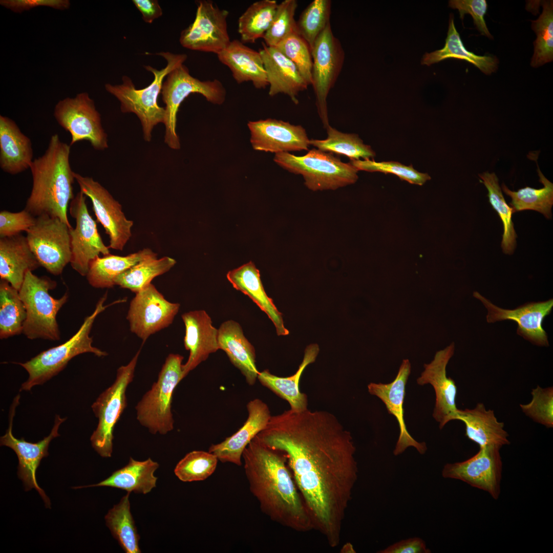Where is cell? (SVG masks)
<instances>
[{"instance_id":"obj_21","label":"cell","mask_w":553,"mask_h":553,"mask_svg":"<svg viewBox=\"0 0 553 553\" xmlns=\"http://www.w3.org/2000/svg\"><path fill=\"white\" fill-rule=\"evenodd\" d=\"M473 296L480 301L487 310L486 321L488 323L511 320L518 325L517 333L525 339L539 346H548L547 335L542 324L544 318L550 314L553 300L525 304L514 309H505L493 304L490 301L475 291Z\"/></svg>"},{"instance_id":"obj_23","label":"cell","mask_w":553,"mask_h":553,"mask_svg":"<svg viewBox=\"0 0 553 553\" xmlns=\"http://www.w3.org/2000/svg\"><path fill=\"white\" fill-rule=\"evenodd\" d=\"M411 364L408 359L402 360L394 380L389 384L370 383L369 393L378 397L385 405L388 413L397 419L399 435L393 453L395 456L402 453L408 448L413 446L421 454L427 450L424 442L416 441L408 432L404 420L403 402L406 386L411 373Z\"/></svg>"},{"instance_id":"obj_48","label":"cell","mask_w":553,"mask_h":553,"mask_svg":"<svg viewBox=\"0 0 553 553\" xmlns=\"http://www.w3.org/2000/svg\"><path fill=\"white\" fill-rule=\"evenodd\" d=\"M275 47L293 62L307 84L311 85L312 57L311 49L306 41L295 32L284 38Z\"/></svg>"},{"instance_id":"obj_4","label":"cell","mask_w":553,"mask_h":553,"mask_svg":"<svg viewBox=\"0 0 553 553\" xmlns=\"http://www.w3.org/2000/svg\"><path fill=\"white\" fill-rule=\"evenodd\" d=\"M156 54L165 59L166 65L160 70L150 66H144V68L151 72L154 77L152 83L147 87L137 89L131 79L127 76L122 77L121 84H105V90L119 101L121 111L123 113H134L139 119L143 137L147 142L151 140L152 132L154 126L164 121L165 109L160 107L157 102L164 79L174 69L183 64L187 57L184 54H174L169 52H160Z\"/></svg>"},{"instance_id":"obj_13","label":"cell","mask_w":553,"mask_h":553,"mask_svg":"<svg viewBox=\"0 0 553 553\" xmlns=\"http://www.w3.org/2000/svg\"><path fill=\"white\" fill-rule=\"evenodd\" d=\"M311 84L318 115L325 127L329 124L327 99L342 69L345 53L334 35L330 23L320 34L311 49Z\"/></svg>"},{"instance_id":"obj_50","label":"cell","mask_w":553,"mask_h":553,"mask_svg":"<svg viewBox=\"0 0 553 553\" xmlns=\"http://www.w3.org/2000/svg\"><path fill=\"white\" fill-rule=\"evenodd\" d=\"M532 399L520 404L522 411L534 421L547 428L553 427V387L537 386L531 392Z\"/></svg>"},{"instance_id":"obj_36","label":"cell","mask_w":553,"mask_h":553,"mask_svg":"<svg viewBox=\"0 0 553 553\" xmlns=\"http://www.w3.org/2000/svg\"><path fill=\"white\" fill-rule=\"evenodd\" d=\"M451 58L467 61L486 75L495 72L499 63L495 56L477 55L465 49L456 29L452 14L450 17L444 46L441 49L426 53L422 57L421 64L431 66Z\"/></svg>"},{"instance_id":"obj_51","label":"cell","mask_w":553,"mask_h":553,"mask_svg":"<svg viewBox=\"0 0 553 553\" xmlns=\"http://www.w3.org/2000/svg\"><path fill=\"white\" fill-rule=\"evenodd\" d=\"M36 222V217L25 209L13 212H0V238L10 237L27 232Z\"/></svg>"},{"instance_id":"obj_45","label":"cell","mask_w":553,"mask_h":553,"mask_svg":"<svg viewBox=\"0 0 553 553\" xmlns=\"http://www.w3.org/2000/svg\"><path fill=\"white\" fill-rule=\"evenodd\" d=\"M331 4L330 0H314L304 10L296 21L297 33L311 49L318 36L330 23Z\"/></svg>"},{"instance_id":"obj_5","label":"cell","mask_w":553,"mask_h":553,"mask_svg":"<svg viewBox=\"0 0 553 553\" xmlns=\"http://www.w3.org/2000/svg\"><path fill=\"white\" fill-rule=\"evenodd\" d=\"M107 298L105 293L97 303L93 312L85 318L77 332L65 343L44 351L25 363H18L29 374L20 390L30 391L34 386L43 384L59 373L72 358L79 354L91 353L98 357L108 355L107 352L92 346L93 339L90 336L97 315L115 303L104 305Z\"/></svg>"},{"instance_id":"obj_55","label":"cell","mask_w":553,"mask_h":553,"mask_svg":"<svg viewBox=\"0 0 553 553\" xmlns=\"http://www.w3.org/2000/svg\"><path fill=\"white\" fill-rule=\"evenodd\" d=\"M132 2L146 23H152L162 15V10L157 0H133Z\"/></svg>"},{"instance_id":"obj_8","label":"cell","mask_w":553,"mask_h":553,"mask_svg":"<svg viewBox=\"0 0 553 553\" xmlns=\"http://www.w3.org/2000/svg\"><path fill=\"white\" fill-rule=\"evenodd\" d=\"M274 161L287 171L302 175L305 184L313 191L336 189L354 183L358 171L331 153L313 148L302 156L288 152L275 154Z\"/></svg>"},{"instance_id":"obj_52","label":"cell","mask_w":553,"mask_h":553,"mask_svg":"<svg viewBox=\"0 0 553 553\" xmlns=\"http://www.w3.org/2000/svg\"><path fill=\"white\" fill-rule=\"evenodd\" d=\"M449 5L459 11L461 19L466 14L471 15L475 25L481 34L493 38L484 19L487 8L485 0H451L449 1Z\"/></svg>"},{"instance_id":"obj_30","label":"cell","mask_w":553,"mask_h":553,"mask_svg":"<svg viewBox=\"0 0 553 553\" xmlns=\"http://www.w3.org/2000/svg\"><path fill=\"white\" fill-rule=\"evenodd\" d=\"M217 56L221 62L229 68L237 83L251 81L257 89H264L268 86L266 72L259 51L235 39L230 41Z\"/></svg>"},{"instance_id":"obj_31","label":"cell","mask_w":553,"mask_h":553,"mask_svg":"<svg viewBox=\"0 0 553 553\" xmlns=\"http://www.w3.org/2000/svg\"><path fill=\"white\" fill-rule=\"evenodd\" d=\"M226 277L233 288L248 296L264 311L273 323L279 336L289 334L285 327L282 314L272 299L266 294L260 278L259 270L251 262L228 272Z\"/></svg>"},{"instance_id":"obj_25","label":"cell","mask_w":553,"mask_h":553,"mask_svg":"<svg viewBox=\"0 0 553 553\" xmlns=\"http://www.w3.org/2000/svg\"><path fill=\"white\" fill-rule=\"evenodd\" d=\"M185 327L184 345L189 351L188 358L183 365L185 378L190 371L219 349L218 329L212 325L210 317L204 310H195L182 315Z\"/></svg>"},{"instance_id":"obj_49","label":"cell","mask_w":553,"mask_h":553,"mask_svg":"<svg viewBox=\"0 0 553 553\" xmlns=\"http://www.w3.org/2000/svg\"><path fill=\"white\" fill-rule=\"evenodd\" d=\"M350 163L358 171L390 173L411 184L422 185L427 181L431 179L428 174L420 173L414 169L412 165L406 166L398 162H376L373 159H367L364 160H350Z\"/></svg>"},{"instance_id":"obj_2","label":"cell","mask_w":553,"mask_h":553,"mask_svg":"<svg viewBox=\"0 0 553 553\" xmlns=\"http://www.w3.org/2000/svg\"><path fill=\"white\" fill-rule=\"evenodd\" d=\"M249 490L272 521L299 532L313 529L307 508L284 454L256 436L242 454Z\"/></svg>"},{"instance_id":"obj_35","label":"cell","mask_w":553,"mask_h":553,"mask_svg":"<svg viewBox=\"0 0 553 553\" xmlns=\"http://www.w3.org/2000/svg\"><path fill=\"white\" fill-rule=\"evenodd\" d=\"M154 256L157 254L150 248H144L125 256L109 254L97 257L90 262L87 279L95 288L113 287L117 276L140 261Z\"/></svg>"},{"instance_id":"obj_6","label":"cell","mask_w":553,"mask_h":553,"mask_svg":"<svg viewBox=\"0 0 553 553\" xmlns=\"http://www.w3.org/2000/svg\"><path fill=\"white\" fill-rule=\"evenodd\" d=\"M56 285V282L48 276L39 277L31 271L26 274L18 291L26 310L23 333L28 338L60 339L56 315L69 295L66 292L59 299L53 297L49 290Z\"/></svg>"},{"instance_id":"obj_12","label":"cell","mask_w":553,"mask_h":553,"mask_svg":"<svg viewBox=\"0 0 553 553\" xmlns=\"http://www.w3.org/2000/svg\"><path fill=\"white\" fill-rule=\"evenodd\" d=\"M54 116L59 125L70 134V146L87 140L96 150L108 147L101 115L88 93L81 92L73 98L59 100L55 106Z\"/></svg>"},{"instance_id":"obj_14","label":"cell","mask_w":553,"mask_h":553,"mask_svg":"<svg viewBox=\"0 0 553 553\" xmlns=\"http://www.w3.org/2000/svg\"><path fill=\"white\" fill-rule=\"evenodd\" d=\"M87 196L77 193L69 205V213L75 220V228L70 229L72 268L86 276L90 262L100 254H110L99 235L97 224L90 215L86 203Z\"/></svg>"},{"instance_id":"obj_7","label":"cell","mask_w":553,"mask_h":553,"mask_svg":"<svg viewBox=\"0 0 553 553\" xmlns=\"http://www.w3.org/2000/svg\"><path fill=\"white\" fill-rule=\"evenodd\" d=\"M183 359L179 354H169L157 381L135 407L137 420L153 434L165 435L174 429L172 397L176 387L184 378Z\"/></svg>"},{"instance_id":"obj_11","label":"cell","mask_w":553,"mask_h":553,"mask_svg":"<svg viewBox=\"0 0 553 553\" xmlns=\"http://www.w3.org/2000/svg\"><path fill=\"white\" fill-rule=\"evenodd\" d=\"M57 218L43 215L27 232L30 248L40 266L54 275L62 273L70 263L71 249L70 229Z\"/></svg>"},{"instance_id":"obj_43","label":"cell","mask_w":553,"mask_h":553,"mask_svg":"<svg viewBox=\"0 0 553 553\" xmlns=\"http://www.w3.org/2000/svg\"><path fill=\"white\" fill-rule=\"evenodd\" d=\"M327 130L326 139L310 140V145L323 152L346 156L350 160H365L375 156L370 146L365 144L357 135L343 133L330 125Z\"/></svg>"},{"instance_id":"obj_47","label":"cell","mask_w":553,"mask_h":553,"mask_svg":"<svg viewBox=\"0 0 553 553\" xmlns=\"http://www.w3.org/2000/svg\"><path fill=\"white\" fill-rule=\"evenodd\" d=\"M297 7L296 0H285L278 5L271 26L263 38L267 46L276 47L288 35L297 32L294 18Z\"/></svg>"},{"instance_id":"obj_56","label":"cell","mask_w":553,"mask_h":553,"mask_svg":"<svg viewBox=\"0 0 553 553\" xmlns=\"http://www.w3.org/2000/svg\"><path fill=\"white\" fill-rule=\"evenodd\" d=\"M341 551H343L342 552H355L352 545L350 543H346L344 545Z\"/></svg>"},{"instance_id":"obj_32","label":"cell","mask_w":553,"mask_h":553,"mask_svg":"<svg viewBox=\"0 0 553 553\" xmlns=\"http://www.w3.org/2000/svg\"><path fill=\"white\" fill-rule=\"evenodd\" d=\"M218 341L219 349L226 353L247 384L253 385L259 373L256 365L255 350L244 336L240 325L233 320L223 323L218 329Z\"/></svg>"},{"instance_id":"obj_1","label":"cell","mask_w":553,"mask_h":553,"mask_svg":"<svg viewBox=\"0 0 553 553\" xmlns=\"http://www.w3.org/2000/svg\"><path fill=\"white\" fill-rule=\"evenodd\" d=\"M256 437L284 454L313 529L336 547L358 478L351 433L327 411L289 409L271 415Z\"/></svg>"},{"instance_id":"obj_15","label":"cell","mask_w":553,"mask_h":553,"mask_svg":"<svg viewBox=\"0 0 553 553\" xmlns=\"http://www.w3.org/2000/svg\"><path fill=\"white\" fill-rule=\"evenodd\" d=\"M194 21L181 33L180 44L192 50L217 55L230 43L227 18L229 12L211 1H197Z\"/></svg>"},{"instance_id":"obj_37","label":"cell","mask_w":553,"mask_h":553,"mask_svg":"<svg viewBox=\"0 0 553 553\" xmlns=\"http://www.w3.org/2000/svg\"><path fill=\"white\" fill-rule=\"evenodd\" d=\"M536 162L538 166L539 181L543 185V187L536 189L526 186L515 192L511 190L503 183L502 189L512 199L509 205L514 213L524 210H533L541 213L547 219H551L553 205V184L542 173L537 160Z\"/></svg>"},{"instance_id":"obj_24","label":"cell","mask_w":553,"mask_h":553,"mask_svg":"<svg viewBox=\"0 0 553 553\" xmlns=\"http://www.w3.org/2000/svg\"><path fill=\"white\" fill-rule=\"evenodd\" d=\"M248 417L243 425L223 441L211 444L208 451L222 463L242 464L244 450L250 442L266 426L271 416L267 405L256 398L247 405Z\"/></svg>"},{"instance_id":"obj_44","label":"cell","mask_w":553,"mask_h":553,"mask_svg":"<svg viewBox=\"0 0 553 553\" xmlns=\"http://www.w3.org/2000/svg\"><path fill=\"white\" fill-rule=\"evenodd\" d=\"M543 11L539 17L531 20V27L537 35L534 41V53L530 65L537 68L553 59V3L542 2Z\"/></svg>"},{"instance_id":"obj_38","label":"cell","mask_w":553,"mask_h":553,"mask_svg":"<svg viewBox=\"0 0 553 553\" xmlns=\"http://www.w3.org/2000/svg\"><path fill=\"white\" fill-rule=\"evenodd\" d=\"M127 493L120 502L110 509L105 516L106 525L113 536L126 553H140V537L130 510Z\"/></svg>"},{"instance_id":"obj_18","label":"cell","mask_w":553,"mask_h":553,"mask_svg":"<svg viewBox=\"0 0 553 553\" xmlns=\"http://www.w3.org/2000/svg\"><path fill=\"white\" fill-rule=\"evenodd\" d=\"M20 395L14 398L11 405L9 415V423L4 435L1 437V445L12 449L18 459L17 475L22 480L26 491L36 490L42 498L46 506L50 508L51 502L44 491L37 484L36 472L41 459L48 456L49 445L51 440L60 435L58 430L60 425L66 420L59 415H56L54 424L50 434L36 443L26 441L24 438L17 439L12 434V424L15 408L19 403Z\"/></svg>"},{"instance_id":"obj_22","label":"cell","mask_w":553,"mask_h":553,"mask_svg":"<svg viewBox=\"0 0 553 553\" xmlns=\"http://www.w3.org/2000/svg\"><path fill=\"white\" fill-rule=\"evenodd\" d=\"M247 125L250 143L256 151L277 154L309 149L310 140L301 125L270 118L249 121Z\"/></svg>"},{"instance_id":"obj_17","label":"cell","mask_w":553,"mask_h":553,"mask_svg":"<svg viewBox=\"0 0 553 553\" xmlns=\"http://www.w3.org/2000/svg\"><path fill=\"white\" fill-rule=\"evenodd\" d=\"M135 294L126 319L131 331L144 342L173 323L180 305L168 301L152 283Z\"/></svg>"},{"instance_id":"obj_34","label":"cell","mask_w":553,"mask_h":553,"mask_svg":"<svg viewBox=\"0 0 553 553\" xmlns=\"http://www.w3.org/2000/svg\"><path fill=\"white\" fill-rule=\"evenodd\" d=\"M159 464L148 458L144 461H138L131 457L124 467L113 472L110 476L96 484L75 487L74 488L91 486H109L120 488L131 493L146 494L156 487L157 478L154 473Z\"/></svg>"},{"instance_id":"obj_46","label":"cell","mask_w":553,"mask_h":553,"mask_svg":"<svg viewBox=\"0 0 553 553\" xmlns=\"http://www.w3.org/2000/svg\"><path fill=\"white\" fill-rule=\"evenodd\" d=\"M218 461V458L209 451H193L179 461L174 473L183 482L203 481L215 472Z\"/></svg>"},{"instance_id":"obj_16","label":"cell","mask_w":553,"mask_h":553,"mask_svg":"<svg viewBox=\"0 0 553 553\" xmlns=\"http://www.w3.org/2000/svg\"><path fill=\"white\" fill-rule=\"evenodd\" d=\"M74 176L80 191L90 199L97 220L109 237L108 247L122 250L132 236L133 222L126 218L121 205L99 182L75 172Z\"/></svg>"},{"instance_id":"obj_54","label":"cell","mask_w":553,"mask_h":553,"mask_svg":"<svg viewBox=\"0 0 553 553\" xmlns=\"http://www.w3.org/2000/svg\"><path fill=\"white\" fill-rule=\"evenodd\" d=\"M425 542L419 538L401 540L381 550L379 553H430Z\"/></svg>"},{"instance_id":"obj_41","label":"cell","mask_w":553,"mask_h":553,"mask_svg":"<svg viewBox=\"0 0 553 553\" xmlns=\"http://www.w3.org/2000/svg\"><path fill=\"white\" fill-rule=\"evenodd\" d=\"M278 5L275 0H261L248 7L238 20V32L242 41L253 43L263 38L271 26Z\"/></svg>"},{"instance_id":"obj_9","label":"cell","mask_w":553,"mask_h":553,"mask_svg":"<svg viewBox=\"0 0 553 553\" xmlns=\"http://www.w3.org/2000/svg\"><path fill=\"white\" fill-rule=\"evenodd\" d=\"M165 104L163 123L165 125V143L173 150L180 148L176 132L177 114L181 103L192 93L202 95L214 104L221 105L226 98V90L218 79L201 80L189 74L183 63L178 66L166 76L161 91Z\"/></svg>"},{"instance_id":"obj_33","label":"cell","mask_w":553,"mask_h":553,"mask_svg":"<svg viewBox=\"0 0 553 553\" xmlns=\"http://www.w3.org/2000/svg\"><path fill=\"white\" fill-rule=\"evenodd\" d=\"M320 351L317 344L308 345L305 350L302 362L297 371L288 377H280L271 374L269 370L259 372L257 379L264 386L286 400L290 410L301 412L308 409L307 396L301 392L300 380L302 373L309 364L314 362Z\"/></svg>"},{"instance_id":"obj_19","label":"cell","mask_w":553,"mask_h":553,"mask_svg":"<svg viewBox=\"0 0 553 553\" xmlns=\"http://www.w3.org/2000/svg\"><path fill=\"white\" fill-rule=\"evenodd\" d=\"M499 451L494 447L480 448L475 455L466 460L444 465L442 476L444 478L461 480L498 499L502 473Z\"/></svg>"},{"instance_id":"obj_39","label":"cell","mask_w":553,"mask_h":553,"mask_svg":"<svg viewBox=\"0 0 553 553\" xmlns=\"http://www.w3.org/2000/svg\"><path fill=\"white\" fill-rule=\"evenodd\" d=\"M176 263L175 259L157 256L144 259L117 276L115 285L137 293L151 283L156 276L168 271Z\"/></svg>"},{"instance_id":"obj_26","label":"cell","mask_w":553,"mask_h":553,"mask_svg":"<svg viewBox=\"0 0 553 553\" xmlns=\"http://www.w3.org/2000/svg\"><path fill=\"white\" fill-rule=\"evenodd\" d=\"M262 45L259 52L266 72L269 95L285 94L297 104L299 93L307 89L308 85L293 62L276 47Z\"/></svg>"},{"instance_id":"obj_10","label":"cell","mask_w":553,"mask_h":553,"mask_svg":"<svg viewBox=\"0 0 553 553\" xmlns=\"http://www.w3.org/2000/svg\"><path fill=\"white\" fill-rule=\"evenodd\" d=\"M140 352V350L127 365L118 368L114 383L91 406L98 422L90 440L94 449L102 457L112 455L114 428L127 406L126 391L134 377Z\"/></svg>"},{"instance_id":"obj_20","label":"cell","mask_w":553,"mask_h":553,"mask_svg":"<svg viewBox=\"0 0 553 553\" xmlns=\"http://www.w3.org/2000/svg\"><path fill=\"white\" fill-rule=\"evenodd\" d=\"M455 344L452 343L437 351L429 364L424 365V371L417 379V384L431 385L435 393V404L433 416L439 423L440 429L449 421L457 420L456 398L457 393L455 381L446 375V366L453 356Z\"/></svg>"},{"instance_id":"obj_3","label":"cell","mask_w":553,"mask_h":553,"mask_svg":"<svg viewBox=\"0 0 553 553\" xmlns=\"http://www.w3.org/2000/svg\"><path fill=\"white\" fill-rule=\"evenodd\" d=\"M71 146L54 134L44 154L33 159L30 167L32 187L25 209L35 217L46 215L57 218L72 227L67 215L75 197Z\"/></svg>"},{"instance_id":"obj_27","label":"cell","mask_w":553,"mask_h":553,"mask_svg":"<svg viewBox=\"0 0 553 553\" xmlns=\"http://www.w3.org/2000/svg\"><path fill=\"white\" fill-rule=\"evenodd\" d=\"M457 420L464 423L465 436L480 448L494 447L500 450L510 444L503 422L498 421L494 411L487 410L482 403H478L472 409H459Z\"/></svg>"},{"instance_id":"obj_42","label":"cell","mask_w":553,"mask_h":553,"mask_svg":"<svg viewBox=\"0 0 553 553\" xmlns=\"http://www.w3.org/2000/svg\"><path fill=\"white\" fill-rule=\"evenodd\" d=\"M481 182L488 190L487 196L493 208L497 211L503 225L501 248L505 254H512L516 247L517 235L514 227L512 216L513 209L505 202L499 180L495 173L487 172L479 174Z\"/></svg>"},{"instance_id":"obj_28","label":"cell","mask_w":553,"mask_h":553,"mask_svg":"<svg viewBox=\"0 0 553 553\" xmlns=\"http://www.w3.org/2000/svg\"><path fill=\"white\" fill-rule=\"evenodd\" d=\"M33 151L30 139L11 118L0 115V167L16 175L30 168Z\"/></svg>"},{"instance_id":"obj_53","label":"cell","mask_w":553,"mask_h":553,"mask_svg":"<svg viewBox=\"0 0 553 553\" xmlns=\"http://www.w3.org/2000/svg\"><path fill=\"white\" fill-rule=\"evenodd\" d=\"M0 4L16 13H22L37 7H49L66 10L70 6L68 0H1Z\"/></svg>"},{"instance_id":"obj_40","label":"cell","mask_w":553,"mask_h":553,"mask_svg":"<svg viewBox=\"0 0 553 553\" xmlns=\"http://www.w3.org/2000/svg\"><path fill=\"white\" fill-rule=\"evenodd\" d=\"M26 310L18 290L7 281L0 282V338L23 333Z\"/></svg>"},{"instance_id":"obj_29","label":"cell","mask_w":553,"mask_h":553,"mask_svg":"<svg viewBox=\"0 0 553 553\" xmlns=\"http://www.w3.org/2000/svg\"><path fill=\"white\" fill-rule=\"evenodd\" d=\"M40 266L31 251L26 237L19 234L0 238V276L19 290L26 274Z\"/></svg>"}]
</instances>
